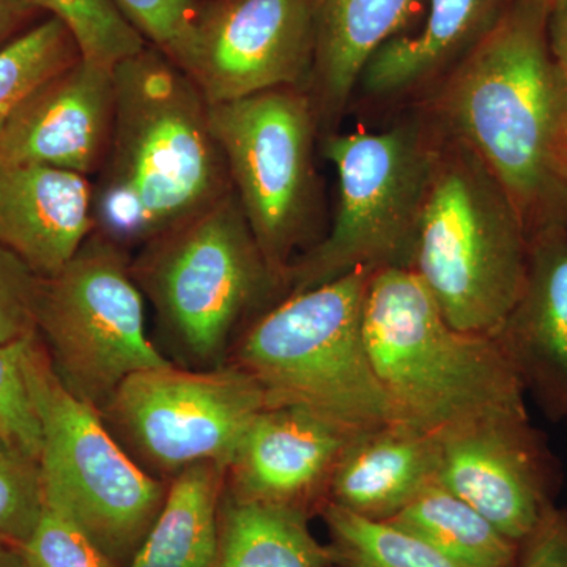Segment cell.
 I'll return each mask as SVG.
<instances>
[{
	"instance_id": "44dd1931",
	"label": "cell",
	"mask_w": 567,
	"mask_h": 567,
	"mask_svg": "<svg viewBox=\"0 0 567 567\" xmlns=\"http://www.w3.org/2000/svg\"><path fill=\"white\" fill-rule=\"evenodd\" d=\"M227 470L188 466L169 481L164 506L128 567H212Z\"/></svg>"
},
{
	"instance_id": "7402d4cb",
	"label": "cell",
	"mask_w": 567,
	"mask_h": 567,
	"mask_svg": "<svg viewBox=\"0 0 567 567\" xmlns=\"http://www.w3.org/2000/svg\"><path fill=\"white\" fill-rule=\"evenodd\" d=\"M330 546L309 528L308 514L244 502L224 491L219 543L212 567H331Z\"/></svg>"
},
{
	"instance_id": "4fadbf2b",
	"label": "cell",
	"mask_w": 567,
	"mask_h": 567,
	"mask_svg": "<svg viewBox=\"0 0 567 567\" xmlns=\"http://www.w3.org/2000/svg\"><path fill=\"white\" fill-rule=\"evenodd\" d=\"M436 440V483L475 507L518 546L557 506L558 462L528 413L462 425Z\"/></svg>"
},
{
	"instance_id": "8d00e7d4",
	"label": "cell",
	"mask_w": 567,
	"mask_h": 567,
	"mask_svg": "<svg viewBox=\"0 0 567 567\" xmlns=\"http://www.w3.org/2000/svg\"><path fill=\"white\" fill-rule=\"evenodd\" d=\"M331 567H336V566L333 565V566H331Z\"/></svg>"
},
{
	"instance_id": "ffe728a7",
	"label": "cell",
	"mask_w": 567,
	"mask_h": 567,
	"mask_svg": "<svg viewBox=\"0 0 567 567\" xmlns=\"http://www.w3.org/2000/svg\"><path fill=\"white\" fill-rule=\"evenodd\" d=\"M439 462L436 436L391 421L350 440L328 503L371 520H391L436 483Z\"/></svg>"
},
{
	"instance_id": "277c9868",
	"label": "cell",
	"mask_w": 567,
	"mask_h": 567,
	"mask_svg": "<svg viewBox=\"0 0 567 567\" xmlns=\"http://www.w3.org/2000/svg\"><path fill=\"white\" fill-rule=\"evenodd\" d=\"M372 274L287 295L246 327L227 363L259 383L268 406L308 410L352 435L391 423L364 338Z\"/></svg>"
},
{
	"instance_id": "e575fe53",
	"label": "cell",
	"mask_w": 567,
	"mask_h": 567,
	"mask_svg": "<svg viewBox=\"0 0 567 567\" xmlns=\"http://www.w3.org/2000/svg\"><path fill=\"white\" fill-rule=\"evenodd\" d=\"M0 567H25L20 548L0 544Z\"/></svg>"
},
{
	"instance_id": "2e32d148",
	"label": "cell",
	"mask_w": 567,
	"mask_h": 567,
	"mask_svg": "<svg viewBox=\"0 0 567 567\" xmlns=\"http://www.w3.org/2000/svg\"><path fill=\"white\" fill-rule=\"evenodd\" d=\"M495 338L548 420H567V224L529 237L520 297Z\"/></svg>"
},
{
	"instance_id": "9a60e30c",
	"label": "cell",
	"mask_w": 567,
	"mask_h": 567,
	"mask_svg": "<svg viewBox=\"0 0 567 567\" xmlns=\"http://www.w3.org/2000/svg\"><path fill=\"white\" fill-rule=\"evenodd\" d=\"M114 70L78 59L44 81L0 128V162L33 164L91 177L110 145Z\"/></svg>"
},
{
	"instance_id": "6da1fadb",
	"label": "cell",
	"mask_w": 567,
	"mask_h": 567,
	"mask_svg": "<svg viewBox=\"0 0 567 567\" xmlns=\"http://www.w3.org/2000/svg\"><path fill=\"white\" fill-rule=\"evenodd\" d=\"M548 6L511 0L494 28L415 104L491 171L528 237L567 224V81L548 50Z\"/></svg>"
},
{
	"instance_id": "3957f363",
	"label": "cell",
	"mask_w": 567,
	"mask_h": 567,
	"mask_svg": "<svg viewBox=\"0 0 567 567\" xmlns=\"http://www.w3.org/2000/svg\"><path fill=\"white\" fill-rule=\"evenodd\" d=\"M364 338L395 423L439 436L528 413L527 390L495 336L454 328L409 268L372 274Z\"/></svg>"
},
{
	"instance_id": "603a6c76",
	"label": "cell",
	"mask_w": 567,
	"mask_h": 567,
	"mask_svg": "<svg viewBox=\"0 0 567 567\" xmlns=\"http://www.w3.org/2000/svg\"><path fill=\"white\" fill-rule=\"evenodd\" d=\"M464 567H517L520 546L439 483L391 518Z\"/></svg>"
},
{
	"instance_id": "1f68e13d",
	"label": "cell",
	"mask_w": 567,
	"mask_h": 567,
	"mask_svg": "<svg viewBox=\"0 0 567 567\" xmlns=\"http://www.w3.org/2000/svg\"><path fill=\"white\" fill-rule=\"evenodd\" d=\"M517 567H567V511L551 507L520 546Z\"/></svg>"
},
{
	"instance_id": "8992f818",
	"label": "cell",
	"mask_w": 567,
	"mask_h": 567,
	"mask_svg": "<svg viewBox=\"0 0 567 567\" xmlns=\"http://www.w3.org/2000/svg\"><path fill=\"white\" fill-rule=\"evenodd\" d=\"M132 268L175 350L199 369L227 364L246 327L284 298L233 189L142 245Z\"/></svg>"
},
{
	"instance_id": "f546056e",
	"label": "cell",
	"mask_w": 567,
	"mask_h": 567,
	"mask_svg": "<svg viewBox=\"0 0 567 567\" xmlns=\"http://www.w3.org/2000/svg\"><path fill=\"white\" fill-rule=\"evenodd\" d=\"M25 339L0 344V440L39 461L40 421L21 364Z\"/></svg>"
},
{
	"instance_id": "8fae6325",
	"label": "cell",
	"mask_w": 567,
	"mask_h": 567,
	"mask_svg": "<svg viewBox=\"0 0 567 567\" xmlns=\"http://www.w3.org/2000/svg\"><path fill=\"white\" fill-rule=\"evenodd\" d=\"M267 406L262 388L237 365L169 363L130 375L100 415L145 472L171 481L197 464L227 470L254 417Z\"/></svg>"
},
{
	"instance_id": "4dcf8cb0",
	"label": "cell",
	"mask_w": 567,
	"mask_h": 567,
	"mask_svg": "<svg viewBox=\"0 0 567 567\" xmlns=\"http://www.w3.org/2000/svg\"><path fill=\"white\" fill-rule=\"evenodd\" d=\"M40 279L17 254L0 245V344H14L37 333Z\"/></svg>"
},
{
	"instance_id": "e0dca14e",
	"label": "cell",
	"mask_w": 567,
	"mask_h": 567,
	"mask_svg": "<svg viewBox=\"0 0 567 567\" xmlns=\"http://www.w3.org/2000/svg\"><path fill=\"white\" fill-rule=\"evenodd\" d=\"M93 230V185L87 177L0 162V245L40 278L62 270Z\"/></svg>"
},
{
	"instance_id": "4316f807",
	"label": "cell",
	"mask_w": 567,
	"mask_h": 567,
	"mask_svg": "<svg viewBox=\"0 0 567 567\" xmlns=\"http://www.w3.org/2000/svg\"><path fill=\"white\" fill-rule=\"evenodd\" d=\"M43 507L40 462L0 440V544L20 548Z\"/></svg>"
},
{
	"instance_id": "ac0fdd59",
	"label": "cell",
	"mask_w": 567,
	"mask_h": 567,
	"mask_svg": "<svg viewBox=\"0 0 567 567\" xmlns=\"http://www.w3.org/2000/svg\"><path fill=\"white\" fill-rule=\"evenodd\" d=\"M509 2L429 0L423 25L386 41L364 66L357 89L375 102L413 100L415 106L494 28Z\"/></svg>"
},
{
	"instance_id": "d590c367",
	"label": "cell",
	"mask_w": 567,
	"mask_h": 567,
	"mask_svg": "<svg viewBox=\"0 0 567 567\" xmlns=\"http://www.w3.org/2000/svg\"><path fill=\"white\" fill-rule=\"evenodd\" d=\"M535 2L550 3V2H551V0H535Z\"/></svg>"
},
{
	"instance_id": "d4e9b609",
	"label": "cell",
	"mask_w": 567,
	"mask_h": 567,
	"mask_svg": "<svg viewBox=\"0 0 567 567\" xmlns=\"http://www.w3.org/2000/svg\"><path fill=\"white\" fill-rule=\"evenodd\" d=\"M81 59L65 24L47 17L0 50V128L44 81Z\"/></svg>"
},
{
	"instance_id": "7c38bea8",
	"label": "cell",
	"mask_w": 567,
	"mask_h": 567,
	"mask_svg": "<svg viewBox=\"0 0 567 567\" xmlns=\"http://www.w3.org/2000/svg\"><path fill=\"white\" fill-rule=\"evenodd\" d=\"M315 48L312 0H210L200 3L181 70L208 104L308 91Z\"/></svg>"
},
{
	"instance_id": "f1b7e54d",
	"label": "cell",
	"mask_w": 567,
	"mask_h": 567,
	"mask_svg": "<svg viewBox=\"0 0 567 567\" xmlns=\"http://www.w3.org/2000/svg\"><path fill=\"white\" fill-rule=\"evenodd\" d=\"M123 18L141 33L142 39L162 51L181 69L194 21L199 13L197 0H112Z\"/></svg>"
},
{
	"instance_id": "83f0119b",
	"label": "cell",
	"mask_w": 567,
	"mask_h": 567,
	"mask_svg": "<svg viewBox=\"0 0 567 567\" xmlns=\"http://www.w3.org/2000/svg\"><path fill=\"white\" fill-rule=\"evenodd\" d=\"M20 551L25 567H117L70 517L47 503Z\"/></svg>"
},
{
	"instance_id": "7a4b0ae2",
	"label": "cell",
	"mask_w": 567,
	"mask_h": 567,
	"mask_svg": "<svg viewBox=\"0 0 567 567\" xmlns=\"http://www.w3.org/2000/svg\"><path fill=\"white\" fill-rule=\"evenodd\" d=\"M110 145L93 185L95 229L126 245L210 207L233 189L210 104L185 71L147 44L114 69Z\"/></svg>"
},
{
	"instance_id": "ba28073f",
	"label": "cell",
	"mask_w": 567,
	"mask_h": 567,
	"mask_svg": "<svg viewBox=\"0 0 567 567\" xmlns=\"http://www.w3.org/2000/svg\"><path fill=\"white\" fill-rule=\"evenodd\" d=\"M41 429L44 503L61 511L117 567H128L158 518L169 481L121 445L99 410L63 385L39 333L21 352Z\"/></svg>"
},
{
	"instance_id": "484cf974",
	"label": "cell",
	"mask_w": 567,
	"mask_h": 567,
	"mask_svg": "<svg viewBox=\"0 0 567 567\" xmlns=\"http://www.w3.org/2000/svg\"><path fill=\"white\" fill-rule=\"evenodd\" d=\"M41 14L55 18L80 48L84 61L114 70L147 47L112 0H25Z\"/></svg>"
},
{
	"instance_id": "52a82bcc",
	"label": "cell",
	"mask_w": 567,
	"mask_h": 567,
	"mask_svg": "<svg viewBox=\"0 0 567 567\" xmlns=\"http://www.w3.org/2000/svg\"><path fill=\"white\" fill-rule=\"evenodd\" d=\"M439 141V126L417 106L383 132L322 136L338 207L327 237L290 264L284 297L361 268L410 270Z\"/></svg>"
},
{
	"instance_id": "cb8c5ba5",
	"label": "cell",
	"mask_w": 567,
	"mask_h": 567,
	"mask_svg": "<svg viewBox=\"0 0 567 567\" xmlns=\"http://www.w3.org/2000/svg\"><path fill=\"white\" fill-rule=\"evenodd\" d=\"M320 516L336 567H464L391 522L357 516L331 503Z\"/></svg>"
},
{
	"instance_id": "d6986e66",
	"label": "cell",
	"mask_w": 567,
	"mask_h": 567,
	"mask_svg": "<svg viewBox=\"0 0 567 567\" xmlns=\"http://www.w3.org/2000/svg\"><path fill=\"white\" fill-rule=\"evenodd\" d=\"M417 2L312 0L316 48L308 93L320 136L338 132L364 66L386 41L409 28Z\"/></svg>"
},
{
	"instance_id": "9c48e42d",
	"label": "cell",
	"mask_w": 567,
	"mask_h": 567,
	"mask_svg": "<svg viewBox=\"0 0 567 567\" xmlns=\"http://www.w3.org/2000/svg\"><path fill=\"white\" fill-rule=\"evenodd\" d=\"M210 122L233 192L284 289L298 249L316 244L320 218L315 162L320 132L311 96L305 89L282 87L210 104Z\"/></svg>"
},
{
	"instance_id": "30bf717a",
	"label": "cell",
	"mask_w": 567,
	"mask_h": 567,
	"mask_svg": "<svg viewBox=\"0 0 567 567\" xmlns=\"http://www.w3.org/2000/svg\"><path fill=\"white\" fill-rule=\"evenodd\" d=\"M144 298L125 246L96 229L40 279L37 333L63 385L99 412L130 375L173 363L148 338Z\"/></svg>"
},
{
	"instance_id": "d6a6232c",
	"label": "cell",
	"mask_w": 567,
	"mask_h": 567,
	"mask_svg": "<svg viewBox=\"0 0 567 567\" xmlns=\"http://www.w3.org/2000/svg\"><path fill=\"white\" fill-rule=\"evenodd\" d=\"M40 17L25 0H0V50L33 28Z\"/></svg>"
},
{
	"instance_id": "5bb4252c",
	"label": "cell",
	"mask_w": 567,
	"mask_h": 567,
	"mask_svg": "<svg viewBox=\"0 0 567 567\" xmlns=\"http://www.w3.org/2000/svg\"><path fill=\"white\" fill-rule=\"evenodd\" d=\"M354 435L297 406H267L235 450L226 491L235 498L311 516L328 503L331 480Z\"/></svg>"
},
{
	"instance_id": "5b68a950",
	"label": "cell",
	"mask_w": 567,
	"mask_h": 567,
	"mask_svg": "<svg viewBox=\"0 0 567 567\" xmlns=\"http://www.w3.org/2000/svg\"><path fill=\"white\" fill-rule=\"evenodd\" d=\"M436 125V123H435ZM529 237L503 186L440 130L413 271L454 328L495 336L527 275Z\"/></svg>"
},
{
	"instance_id": "836d02e7",
	"label": "cell",
	"mask_w": 567,
	"mask_h": 567,
	"mask_svg": "<svg viewBox=\"0 0 567 567\" xmlns=\"http://www.w3.org/2000/svg\"><path fill=\"white\" fill-rule=\"evenodd\" d=\"M547 41L551 58L567 81V0H551L548 6Z\"/></svg>"
}]
</instances>
